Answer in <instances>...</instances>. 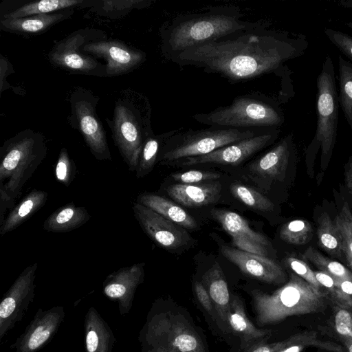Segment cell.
Segmentation results:
<instances>
[{"label":"cell","mask_w":352,"mask_h":352,"mask_svg":"<svg viewBox=\"0 0 352 352\" xmlns=\"http://www.w3.org/2000/svg\"><path fill=\"white\" fill-rule=\"evenodd\" d=\"M317 236L320 245L328 252L338 256L344 254V244L334 220L327 212L318 219Z\"/></svg>","instance_id":"cell-31"},{"label":"cell","mask_w":352,"mask_h":352,"mask_svg":"<svg viewBox=\"0 0 352 352\" xmlns=\"http://www.w3.org/2000/svg\"><path fill=\"white\" fill-rule=\"evenodd\" d=\"M135 201L184 228L192 230L197 228V222L191 215L182 208L162 196L144 192L138 195Z\"/></svg>","instance_id":"cell-27"},{"label":"cell","mask_w":352,"mask_h":352,"mask_svg":"<svg viewBox=\"0 0 352 352\" xmlns=\"http://www.w3.org/2000/svg\"><path fill=\"white\" fill-rule=\"evenodd\" d=\"M348 352H352V340L344 339L341 340Z\"/></svg>","instance_id":"cell-49"},{"label":"cell","mask_w":352,"mask_h":352,"mask_svg":"<svg viewBox=\"0 0 352 352\" xmlns=\"http://www.w3.org/2000/svg\"><path fill=\"white\" fill-rule=\"evenodd\" d=\"M85 207L69 203L58 208L44 221L45 230L55 233L67 232L77 229L90 219Z\"/></svg>","instance_id":"cell-28"},{"label":"cell","mask_w":352,"mask_h":352,"mask_svg":"<svg viewBox=\"0 0 352 352\" xmlns=\"http://www.w3.org/2000/svg\"><path fill=\"white\" fill-rule=\"evenodd\" d=\"M134 217L145 233L166 249H175L189 239L186 230L178 224L136 201L132 206Z\"/></svg>","instance_id":"cell-16"},{"label":"cell","mask_w":352,"mask_h":352,"mask_svg":"<svg viewBox=\"0 0 352 352\" xmlns=\"http://www.w3.org/2000/svg\"><path fill=\"white\" fill-rule=\"evenodd\" d=\"M256 323L261 327L279 323L293 316L324 311L329 295L321 288L292 274L284 285L272 294L251 291Z\"/></svg>","instance_id":"cell-4"},{"label":"cell","mask_w":352,"mask_h":352,"mask_svg":"<svg viewBox=\"0 0 352 352\" xmlns=\"http://www.w3.org/2000/svg\"><path fill=\"white\" fill-rule=\"evenodd\" d=\"M172 178L184 184H192L205 180H213L221 177L220 173L211 171L191 170L171 175Z\"/></svg>","instance_id":"cell-40"},{"label":"cell","mask_w":352,"mask_h":352,"mask_svg":"<svg viewBox=\"0 0 352 352\" xmlns=\"http://www.w3.org/2000/svg\"><path fill=\"white\" fill-rule=\"evenodd\" d=\"M333 327L340 340H352V309L335 305Z\"/></svg>","instance_id":"cell-39"},{"label":"cell","mask_w":352,"mask_h":352,"mask_svg":"<svg viewBox=\"0 0 352 352\" xmlns=\"http://www.w3.org/2000/svg\"><path fill=\"white\" fill-rule=\"evenodd\" d=\"M194 289L196 297L202 307L211 315L213 318H217L212 299L202 283L198 281L195 282Z\"/></svg>","instance_id":"cell-44"},{"label":"cell","mask_w":352,"mask_h":352,"mask_svg":"<svg viewBox=\"0 0 352 352\" xmlns=\"http://www.w3.org/2000/svg\"><path fill=\"white\" fill-rule=\"evenodd\" d=\"M221 252L236 265L245 275L269 284H280L286 276L281 266L267 256L243 251L227 245L221 247Z\"/></svg>","instance_id":"cell-18"},{"label":"cell","mask_w":352,"mask_h":352,"mask_svg":"<svg viewBox=\"0 0 352 352\" xmlns=\"http://www.w3.org/2000/svg\"><path fill=\"white\" fill-rule=\"evenodd\" d=\"M288 342V338L276 342L267 343L263 342L255 344L243 352H277L284 347Z\"/></svg>","instance_id":"cell-46"},{"label":"cell","mask_w":352,"mask_h":352,"mask_svg":"<svg viewBox=\"0 0 352 352\" xmlns=\"http://www.w3.org/2000/svg\"><path fill=\"white\" fill-rule=\"evenodd\" d=\"M324 34L328 39L352 61V36L331 28L325 29Z\"/></svg>","instance_id":"cell-41"},{"label":"cell","mask_w":352,"mask_h":352,"mask_svg":"<svg viewBox=\"0 0 352 352\" xmlns=\"http://www.w3.org/2000/svg\"><path fill=\"white\" fill-rule=\"evenodd\" d=\"M344 254L346 257V259H347L350 266L352 268V254L351 252H345L344 253Z\"/></svg>","instance_id":"cell-50"},{"label":"cell","mask_w":352,"mask_h":352,"mask_svg":"<svg viewBox=\"0 0 352 352\" xmlns=\"http://www.w3.org/2000/svg\"><path fill=\"white\" fill-rule=\"evenodd\" d=\"M144 263L124 267L108 275L102 283V294L116 301L120 314H127L133 306L138 287L144 280Z\"/></svg>","instance_id":"cell-17"},{"label":"cell","mask_w":352,"mask_h":352,"mask_svg":"<svg viewBox=\"0 0 352 352\" xmlns=\"http://www.w3.org/2000/svg\"><path fill=\"white\" fill-rule=\"evenodd\" d=\"M173 131L160 135H155L152 131L146 138L138 162L135 175L140 179L148 174L154 167L162 146L167 138L173 134Z\"/></svg>","instance_id":"cell-30"},{"label":"cell","mask_w":352,"mask_h":352,"mask_svg":"<svg viewBox=\"0 0 352 352\" xmlns=\"http://www.w3.org/2000/svg\"><path fill=\"white\" fill-rule=\"evenodd\" d=\"M293 135H287L261 157L248 166L250 173L258 179L282 180L294 154Z\"/></svg>","instance_id":"cell-20"},{"label":"cell","mask_w":352,"mask_h":352,"mask_svg":"<svg viewBox=\"0 0 352 352\" xmlns=\"http://www.w3.org/2000/svg\"><path fill=\"white\" fill-rule=\"evenodd\" d=\"M73 9L51 14H42L19 19H1L2 30L21 35H34L45 32L55 24L69 18Z\"/></svg>","instance_id":"cell-25"},{"label":"cell","mask_w":352,"mask_h":352,"mask_svg":"<svg viewBox=\"0 0 352 352\" xmlns=\"http://www.w3.org/2000/svg\"><path fill=\"white\" fill-rule=\"evenodd\" d=\"M48 197L46 191L33 189L16 205L0 226V234L4 235L17 228L45 204Z\"/></svg>","instance_id":"cell-26"},{"label":"cell","mask_w":352,"mask_h":352,"mask_svg":"<svg viewBox=\"0 0 352 352\" xmlns=\"http://www.w3.org/2000/svg\"><path fill=\"white\" fill-rule=\"evenodd\" d=\"M230 191L234 197L251 208L263 212L274 209V204L267 197L251 187L234 183Z\"/></svg>","instance_id":"cell-35"},{"label":"cell","mask_w":352,"mask_h":352,"mask_svg":"<svg viewBox=\"0 0 352 352\" xmlns=\"http://www.w3.org/2000/svg\"><path fill=\"white\" fill-rule=\"evenodd\" d=\"M84 0H42L23 4L16 9L5 14L1 19H19L36 14H51L79 6Z\"/></svg>","instance_id":"cell-29"},{"label":"cell","mask_w":352,"mask_h":352,"mask_svg":"<svg viewBox=\"0 0 352 352\" xmlns=\"http://www.w3.org/2000/svg\"><path fill=\"white\" fill-rule=\"evenodd\" d=\"M317 127L306 152L307 166L312 164L319 150L322 170H325L336 144L338 122V94L332 58L328 54L316 80Z\"/></svg>","instance_id":"cell-8"},{"label":"cell","mask_w":352,"mask_h":352,"mask_svg":"<svg viewBox=\"0 0 352 352\" xmlns=\"http://www.w3.org/2000/svg\"><path fill=\"white\" fill-rule=\"evenodd\" d=\"M212 217L231 236L232 243L243 251L267 256L270 243L262 234L253 230L239 214L226 210H211Z\"/></svg>","instance_id":"cell-19"},{"label":"cell","mask_w":352,"mask_h":352,"mask_svg":"<svg viewBox=\"0 0 352 352\" xmlns=\"http://www.w3.org/2000/svg\"><path fill=\"white\" fill-rule=\"evenodd\" d=\"M104 32L91 28L75 31L53 45L48 54L49 60L70 73L106 76L105 65L80 50L87 43L104 40Z\"/></svg>","instance_id":"cell-11"},{"label":"cell","mask_w":352,"mask_h":352,"mask_svg":"<svg viewBox=\"0 0 352 352\" xmlns=\"http://www.w3.org/2000/svg\"><path fill=\"white\" fill-rule=\"evenodd\" d=\"M344 180L349 192L352 196V156L350 157L344 168Z\"/></svg>","instance_id":"cell-47"},{"label":"cell","mask_w":352,"mask_h":352,"mask_svg":"<svg viewBox=\"0 0 352 352\" xmlns=\"http://www.w3.org/2000/svg\"><path fill=\"white\" fill-rule=\"evenodd\" d=\"M280 132L279 128H267L252 137L219 148L208 154L188 157L175 163L180 166L201 164L238 165L274 143Z\"/></svg>","instance_id":"cell-13"},{"label":"cell","mask_w":352,"mask_h":352,"mask_svg":"<svg viewBox=\"0 0 352 352\" xmlns=\"http://www.w3.org/2000/svg\"><path fill=\"white\" fill-rule=\"evenodd\" d=\"M219 182L202 184H177L166 188L168 195L177 203L188 208L201 207L216 202L220 197Z\"/></svg>","instance_id":"cell-24"},{"label":"cell","mask_w":352,"mask_h":352,"mask_svg":"<svg viewBox=\"0 0 352 352\" xmlns=\"http://www.w3.org/2000/svg\"><path fill=\"white\" fill-rule=\"evenodd\" d=\"M314 274L321 287H323L324 288L325 292H327L329 297L332 300L336 296L338 289V280L322 271H315Z\"/></svg>","instance_id":"cell-45"},{"label":"cell","mask_w":352,"mask_h":352,"mask_svg":"<svg viewBox=\"0 0 352 352\" xmlns=\"http://www.w3.org/2000/svg\"><path fill=\"white\" fill-rule=\"evenodd\" d=\"M201 283L212 299L219 327L223 331H229L227 318L231 296L224 274L218 263L215 262L206 272Z\"/></svg>","instance_id":"cell-22"},{"label":"cell","mask_w":352,"mask_h":352,"mask_svg":"<svg viewBox=\"0 0 352 352\" xmlns=\"http://www.w3.org/2000/svg\"><path fill=\"white\" fill-rule=\"evenodd\" d=\"M63 306L40 308L22 333L10 346L14 352H37L56 334L65 320Z\"/></svg>","instance_id":"cell-14"},{"label":"cell","mask_w":352,"mask_h":352,"mask_svg":"<svg viewBox=\"0 0 352 352\" xmlns=\"http://www.w3.org/2000/svg\"><path fill=\"white\" fill-rule=\"evenodd\" d=\"M47 153L45 137L32 129L21 131L3 142L0 148V226Z\"/></svg>","instance_id":"cell-3"},{"label":"cell","mask_w":352,"mask_h":352,"mask_svg":"<svg viewBox=\"0 0 352 352\" xmlns=\"http://www.w3.org/2000/svg\"><path fill=\"white\" fill-rule=\"evenodd\" d=\"M309 43L302 34L268 29L238 31L190 47L172 57L179 65H193L232 82L277 73L283 64L304 54Z\"/></svg>","instance_id":"cell-1"},{"label":"cell","mask_w":352,"mask_h":352,"mask_svg":"<svg viewBox=\"0 0 352 352\" xmlns=\"http://www.w3.org/2000/svg\"><path fill=\"white\" fill-rule=\"evenodd\" d=\"M38 263L26 267L3 296L0 303V340L21 322L35 296Z\"/></svg>","instance_id":"cell-12"},{"label":"cell","mask_w":352,"mask_h":352,"mask_svg":"<svg viewBox=\"0 0 352 352\" xmlns=\"http://www.w3.org/2000/svg\"><path fill=\"white\" fill-rule=\"evenodd\" d=\"M302 257L316 265L320 271L328 274L337 280H352V273L345 266L325 257L312 247L306 250Z\"/></svg>","instance_id":"cell-34"},{"label":"cell","mask_w":352,"mask_h":352,"mask_svg":"<svg viewBox=\"0 0 352 352\" xmlns=\"http://www.w3.org/2000/svg\"><path fill=\"white\" fill-rule=\"evenodd\" d=\"M76 173V166L74 160L69 157L66 148L60 151L54 168V175L56 179L69 186L74 180Z\"/></svg>","instance_id":"cell-37"},{"label":"cell","mask_w":352,"mask_h":352,"mask_svg":"<svg viewBox=\"0 0 352 352\" xmlns=\"http://www.w3.org/2000/svg\"><path fill=\"white\" fill-rule=\"evenodd\" d=\"M85 352H111L116 337L106 320L97 309L91 307L84 319Z\"/></svg>","instance_id":"cell-23"},{"label":"cell","mask_w":352,"mask_h":352,"mask_svg":"<svg viewBox=\"0 0 352 352\" xmlns=\"http://www.w3.org/2000/svg\"><path fill=\"white\" fill-rule=\"evenodd\" d=\"M310 346L332 352H343L339 344L318 339L314 331H306L290 336L287 344L277 352H302Z\"/></svg>","instance_id":"cell-33"},{"label":"cell","mask_w":352,"mask_h":352,"mask_svg":"<svg viewBox=\"0 0 352 352\" xmlns=\"http://www.w3.org/2000/svg\"><path fill=\"white\" fill-rule=\"evenodd\" d=\"M142 352H208L194 326L182 314L154 305L140 332Z\"/></svg>","instance_id":"cell-6"},{"label":"cell","mask_w":352,"mask_h":352,"mask_svg":"<svg viewBox=\"0 0 352 352\" xmlns=\"http://www.w3.org/2000/svg\"><path fill=\"white\" fill-rule=\"evenodd\" d=\"M334 221L342 238L344 253L349 252L352 254V212L346 201L344 203Z\"/></svg>","instance_id":"cell-38"},{"label":"cell","mask_w":352,"mask_h":352,"mask_svg":"<svg viewBox=\"0 0 352 352\" xmlns=\"http://www.w3.org/2000/svg\"><path fill=\"white\" fill-rule=\"evenodd\" d=\"M234 6L210 7L204 12L179 15L160 28L162 52L168 60L195 46L232 33L269 26L267 21H249Z\"/></svg>","instance_id":"cell-2"},{"label":"cell","mask_w":352,"mask_h":352,"mask_svg":"<svg viewBox=\"0 0 352 352\" xmlns=\"http://www.w3.org/2000/svg\"><path fill=\"white\" fill-rule=\"evenodd\" d=\"M285 263L296 275L315 287L321 288L320 285L316 278L314 272L305 261L289 256L286 258Z\"/></svg>","instance_id":"cell-42"},{"label":"cell","mask_w":352,"mask_h":352,"mask_svg":"<svg viewBox=\"0 0 352 352\" xmlns=\"http://www.w3.org/2000/svg\"><path fill=\"white\" fill-rule=\"evenodd\" d=\"M81 52L107 61L106 77H113L132 72L146 60V54L129 47L122 42L100 40L87 43Z\"/></svg>","instance_id":"cell-15"},{"label":"cell","mask_w":352,"mask_h":352,"mask_svg":"<svg viewBox=\"0 0 352 352\" xmlns=\"http://www.w3.org/2000/svg\"><path fill=\"white\" fill-rule=\"evenodd\" d=\"M148 100L139 93L124 94L115 105L111 129L115 145L130 171H135L144 142L153 131Z\"/></svg>","instance_id":"cell-5"},{"label":"cell","mask_w":352,"mask_h":352,"mask_svg":"<svg viewBox=\"0 0 352 352\" xmlns=\"http://www.w3.org/2000/svg\"><path fill=\"white\" fill-rule=\"evenodd\" d=\"M193 118L209 126L236 129L279 128L285 122L283 111L278 102L257 94L238 96L229 105L195 114Z\"/></svg>","instance_id":"cell-7"},{"label":"cell","mask_w":352,"mask_h":352,"mask_svg":"<svg viewBox=\"0 0 352 352\" xmlns=\"http://www.w3.org/2000/svg\"><path fill=\"white\" fill-rule=\"evenodd\" d=\"M229 331L240 340V348L245 351L261 342H267L272 336L271 329H258L247 316L245 305L237 296H232L227 318Z\"/></svg>","instance_id":"cell-21"},{"label":"cell","mask_w":352,"mask_h":352,"mask_svg":"<svg viewBox=\"0 0 352 352\" xmlns=\"http://www.w3.org/2000/svg\"><path fill=\"white\" fill-rule=\"evenodd\" d=\"M312 234L309 222L303 219H296L284 224L280 230V239L293 245L306 243Z\"/></svg>","instance_id":"cell-36"},{"label":"cell","mask_w":352,"mask_h":352,"mask_svg":"<svg viewBox=\"0 0 352 352\" xmlns=\"http://www.w3.org/2000/svg\"><path fill=\"white\" fill-rule=\"evenodd\" d=\"M338 3L342 7L352 9V0H340ZM346 25L352 29V21L346 23Z\"/></svg>","instance_id":"cell-48"},{"label":"cell","mask_w":352,"mask_h":352,"mask_svg":"<svg viewBox=\"0 0 352 352\" xmlns=\"http://www.w3.org/2000/svg\"><path fill=\"white\" fill-rule=\"evenodd\" d=\"M267 128L236 129L221 126L174 130L161 148L158 160L175 162L208 154L219 148L252 137Z\"/></svg>","instance_id":"cell-9"},{"label":"cell","mask_w":352,"mask_h":352,"mask_svg":"<svg viewBox=\"0 0 352 352\" xmlns=\"http://www.w3.org/2000/svg\"><path fill=\"white\" fill-rule=\"evenodd\" d=\"M338 83L339 104L352 130V63L341 55L338 56Z\"/></svg>","instance_id":"cell-32"},{"label":"cell","mask_w":352,"mask_h":352,"mask_svg":"<svg viewBox=\"0 0 352 352\" xmlns=\"http://www.w3.org/2000/svg\"><path fill=\"white\" fill-rule=\"evenodd\" d=\"M99 98L91 91L76 87L71 94V113L69 120L72 127L79 130L94 157L99 160H111L104 129L96 113Z\"/></svg>","instance_id":"cell-10"},{"label":"cell","mask_w":352,"mask_h":352,"mask_svg":"<svg viewBox=\"0 0 352 352\" xmlns=\"http://www.w3.org/2000/svg\"><path fill=\"white\" fill-rule=\"evenodd\" d=\"M332 302L335 305L352 309V280H338V289Z\"/></svg>","instance_id":"cell-43"}]
</instances>
